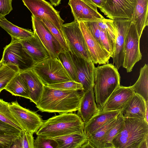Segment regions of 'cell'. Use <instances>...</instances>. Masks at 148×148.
Wrapping results in <instances>:
<instances>
[{"label": "cell", "instance_id": "1", "mask_svg": "<svg viewBox=\"0 0 148 148\" xmlns=\"http://www.w3.org/2000/svg\"><path fill=\"white\" fill-rule=\"evenodd\" d=\"M82 93L77 90L59 89L45 85L36 107L43 112H75L78 109Z\"/></svg>", "mask_w": 148, "mask_h": 148}, {"label": "cell", "instance_id": "2", "mask_svg": "<svg viewBox=\"0 0 148 148\" xmlns=\"http://www.w3.org/2000/svg\"><path fill=\"white\" fill-rule=\"evenodd\" d=\"M148 123L144 119L124 117V126L112 141L114 148H148Z\"/></svg>", "mask_w": 148, "mask_h": 148}, {"label": "cell", "instance_id": "3", "mask_svg": "<svg viewBox=\"0 0 148 148\" xmlns=\"http://www.w3.org/2000/svg\"><path fill=\"white\" fill-rule=\"evenodd\" d=\"M84 123L80 117L73 112L60 113L44 121L37 135L49 138L75 133H84Z\"/></svg>", "mask_w": 148, "mask_h": 148}, {"label": "cell", "instance_id": "4", "mask_svg": "<svg viewBox=\"0 0 148 148\" xmlns=\"http://www.w3.org/2000/svg\"><path fill=\"white\" fill-rule=\"evenodd\" d=\"M93 91L99 110L112 92L120 86L118 69L111 64L95 67Z\"/></svg>", "mask_w": 148, "mask_h": 148}, {"label": "cell", "instance_id": "5", "mask_svg": "<svg viewBox=\"0 0 148 148\" xmlns=\"http://www.w3.org/2000/svg\"><path fill=\"white\" fill-rule=\"evenodd\" d=\"M31 69L45 85L72 80L57 58L49 57L36 63Z\"/></svg>", "mask_w": 148, "mask_h": 148}, {"label": "cell", "instance_id": "6", "mask_svg": "<svg viewBox=\"0 0 148 148\" xmlns=\"http://www.w3.org/2000/svg\"><path fill=\"white\" fill-rule=\"evenodd\" d=\"M62 27L64 38L71 53L88 61H92L79 22L74 20L63 24Z\"/></svg>", "mask_w": 148, "mask_h": 148}, {"label": "cell", "instance_id": "7", "mask_svg": "<svg viewBox=\"0 0 148 148\" xmlns=\"http://www.w3.org/2000/svg\"><path fill=\"white\" fill-rule=\"evenodd\" d=\"M3 64L16 66L19 72L31 69L35 64L23 48L20 40L12 38L10 43L4 48L1 60Z\"/></svg>", "mask_w": 148, "mask_h": 148}, {"label": "cell", "instance_id": "8", "mask_svg": "<svg viewBox=\"0 0 148 148\" xmlns=\"http://www.w3.org/2000/svg\"><path fill=\"white\" fill-rule=\"evenodd\" d=\"M9 109L11 115L23 130L34 134L43 123L40 115L22 107L17 100L10 103Z\"/></svg>", "mask_w": 148, "mask_h": 148}, {"label": "cell", "instance_id": "9", "mask_svg": "<svg viewBox=\"0 0 148 148\" xmlns=\"http://www.w3.org/2000/svg\"><path fill=\"white\" fill-rule=\"evenodd\" d=\"M24 4L33 16L41 19H45L51 22L64 36L62 26L64 21L60 15V12L45 0H22Z\"/></svg>", "mask_w": 148, "mask_h": 148}, {"label": "cell", "instance_id": "10", "mask_svg": "<svg viewBox=\"0 0 148 148\" xmlns=\"http://www.w3.org/2000/svg\"><path fill=\"white\" fill-rule=\"evenodd\" d=\"M140 39L135 23L132 21L125 38L122 65L127 72L132 71L135 64L142 59L140 49Z\"/></svg>", "mask_w": 148, "mask_h": 148}, {"label": "cell", "instance_id": "11", "mask_svg": "<svg viewBox=\"0 0 148 148\" xmlns=\"http://www.w3.org/2000/svg\"><path fill=\"white\" fill-rule=\"evenodd\" d=\"M136 0H106L101 11L107 17L114 20L119 19H131Z\"/></svg>", "mask_w": 148, "mask_h": 148}, {"label": "cell", "instance_id": "12", "mask_svg": "<svg viewBox=\"0 0 148 148\" xmlns=\"http://www.w3.org/2000/svg\"><path fill=\"white\" fill-rule=\"evenodd\" d=\"M78 22L92 61L96 64H104L108 63L109 60L111 57V54L92 36L83 22Z\"/></svg>", "mask_w": 148, "mask_h": 148}, {"label": "cell", "instance_id": "13", "mask_svg": "<svg viewBox=\"0 0 148 148\" xmlns=\"http://www.w3.org/2000/svg\"><path fill=\"white\" fill-rule=\"evenodd\" d=\"M114 21L117 30V36L111 57L114 65L118 69L122 66L123 62L125 40L132 20L119 19Z\"/></svg>", "mask_w": 148, "mask_h": 148}, {"label": "cell", "instance_id": "14", "mask_svg": "<svg viewBox=\"0 0 148 148\" xmlns=\"http://www.w3.org/2000/svg\"><path fill=\"white\" fill-rule=\"evenodd\" d=\"M31 18L34 33L47 49L50 57L57 58L58 53L64 50L61 45L40 19L32 15Z\"/></svg>", "mask_w": 148, "mask_h": 148}, {"label": "cell", "instance_id": "15", "mask_svg": "<svg viewBox=\"0 0 148 148\" xmlns=\"http://www.w3.org/2000/svg\"><path fill=\"white\" fill-rule=\"evenodd\" d=\"M71 57L75 65L78 82L82 85L83 92L94 87V74L95 66L92 61H88L85 59L72 54Z\"/></svg>", "mask_w": 148, "mask_h": 148}, {"label": "cell", "instance_id": "16", "mask_svg": "<svg viewBox=\"0 0 148 148\" xmlns=\"http://www.w3.org/2000/svg\"><path fill=\"white\" fill-rule=\"evenodd\" d=\"M74 20L78 22L95 21L104 18L97 11L83 0H69Z\"/></svg>", "mask_w": 148, "mask_h": 148}, {"label": "cell", "instance_id": "17", "mask_svg": "<svg viewBox=\"0 0 148 148\" xmlns=\"http://www.w3.org/2000/svg\"><path fill=\"white\" fill-rule=\"evenodd\" d=\"M131 86L120 85L111 94L99 111H120L133 95Z\"/></svg>", "mask_w": 148, "mask_h": 148}, {"label": "cell", "instance_id": "18", "mask_svg": "<svg viewBox=\"0 0 148 148\" xmlns=\"http://www.w3.org/2000/svg\"><path fill=\"white\" fill-rule=\"evenodd\" d=\"M34 34L32 37L20 41L24 50L35 64L50 57V56L38 36Z\"/></svg>", "mask_w": 148, "mask_h": 148}, {"label": "cell", "instance_id": "19", "mask_svg": "<svg viewBox=\"0 0 148 148\" xmlns=\"http://www.w3.org/2000/svg\"><path fill=\"white\" fill-rule=\"evenodd\" d=\"M148 108V102H146L141 96L134 92L120 112L124 118L145 119V112Z\"/></svg>", "mask_w": 148, "mask_h": 148}, {"label": "cell", "instance_id": "20", "mask_svg": "<svg viewBox=\"0 0 148 148\" xmlns=\"http://www.w3.org/2000/svg\"><path fill=\"white\" fill-rule=\"evenodd\" d=\"M82 92L77 114L85 124L98 112L99 109L95 100L93 88Z\"/></svg>", "mask_w": 148, "mask_h": 148}, {"label": "cell", "instance_id": "21", "mask_svg": "<svg viewBox=\"0 0 148 148\" xmlns=\"http://www.w3.org/2000/svg\"><path fill=\"white\" fill-rule=\"evenodd\" d=\"M19 73L28 88L29 99L36 105L39 100L45 85L32 69Z\"/></svg>", "mask_w": 148, "mask_h": 148}, {"label": "cell", "instance_id": "22", "mask_svg": "<svg viewBox=\"0 0 148 148\" xmlns=\"http://www.w3.org/2000/svg\"><path fill=\"white\" fill-rule=\"evenodd\" d=\"M120 113V111L119 110L99 111L84 124V132L87 138L98 129L116 117Z\"/></svg>", "mask_w": 148, "mask_h": 148}, {"label": "cell", "instance_id": "23", "mask_svg": "<svg viewBox=\"0 0 148 148\" xmlns=\"http://www.w3.org/2000/svg\"><path fill=\"white\" fill-rule=\"evenodd\" d=\"M148 0H136L131 20L135 23L140 39L145 28L148 25Z\"/></svg>", "mask_w": 148, "mask_h": 148}, {"label": "cell", "instance_id": "24", "mask_svg": "<svg viewBox=\"0 0 148 148\" xmlns=\"http://www.w3.org/2000/svg\"><path fill=\"white\" fill-rule=\"evenodd\" d=\"M52 138L56 142L57 148H82L88 141L84 132L75 133Z\"/></svg>", "mask_w": 148, "mask_h": 148}, {"label": "cell", "instance_id": "25", "mask_svg": "<svg viewBox=\"0 0 148 148\" xmlns=\"http://www.w3.org/2000/svg\"><path fill=\"white\" fill-rule=\"evenodd\" d=\"M0 26L6 31L12 38L20 41L28 39L33 36L34 34L31 30L15 25L5 17L0 18Z\"/></svg>", "mask_w": 148, "mask_h": 148}, {"label": "cell", "instance_id": "26", "mask_svg": "<svg viewBox=\"0 0 148 148\" xmlns=\"http://www.w3.org/2000/svg\"><path fill=\"white\" fill-rule=\"evenodd\" d=\"M4 89L13 95L19 96L29 99L28 88L19 72L12 78Z\"/></svg>", "mask_w": 148, "mask_h": 148}, {"label": "cell", "instance_id": "27", "mask_svg": "<svg viewBox=\"0 0 148 148\" xmlns=\"http://www.w3.org/2000/svg\"><path fill=\"white\" fill-rule=\"evenodd\" d=\"M131 87L134 92L141 96L146 102H148V66L146 64L140 70L139 77Z\"/></svg>", "mask_w": 148, "mask_h": 148}, {"label": "cell", "instance_id": "28", "mask_svg": "<svg viewBox=\"0 0 148 148\" xmlns=\"http://www.w3.org/2000/svg\"><path fill=\"white\" fill-rule=\"evenodd\" d=\"M124 121V117L120 112L118 116L116 123L108 130L103 138L100 148H114L112 140L123 128Z\"/></svg>", "mask_w": 148, "mask_h": 148}, {"label": "cell", "instance_id": "29", "mask_svg": "<svg viewBox=\"0 0 148 148\" xmlns=\"http://www.w3.org/2000/svg\"><path fill=\"white\" fill-rule=\"evenodd\" d=\"M117 120L118 116L93 132L87 138L88 141L92 148H100L103 137L108 130L116 123Z\"/></svg>", "mask_w": 148, "mask_h": 148}, {"label": "cell", "instance_id": "30", "mask_svg": "<svg viewBox=\"0 0 148 148\" xmlns=\"http://www.w3.org/2000/svg\"><path fill=\"white\" fill-rule=\"evenodd\" d=\"M57 58L61 62L72 80L78 82L75 67L70 51L63 50L58 53Z\"/></svg>", "mask_w": 148, "mask_h": 148}, {"label": "cell", "instance_id": "31", "mask_svg": "<svg viewBox=\"0 0 148 148\" xmlns=\"http://www.w3.org/2000/svg\"><path fill=\"white\" fill-rule=\"evenodd\" d=\"M19 72L18 69L16 65L3 64L0 68V90L5 89L10 80Z\"/></svg>", "mask_w": 148, "mask_h": 148}, {"label": "cell", "instance_id": "32", "mask_svg": "<svg viewBox=\"0 0 148 148\" xmlns=\"http://www.w3.org/2000/svg\"><path fill=\"white\" fill-rule=\"evenodd\" d=\"M97 22L100 27L106 30L108 37L112 53L117 36V30L114 20L104 18L102 20L97 21Z\"/></svg>", "mask_w": 148, "mask_h": 148}, {"label": "cell", "instance_id": "33", "mask_svg": "<svg viewBox=\"0 0 148 148\" xmlns=\"http://www.w3.org/2000/svg\"><path fill=\"white\" fill-rule=\"evenodd\" d=\"M10 103L0 98V120L22 131L23 130L10 114L9 109Z\"/></svg>", "mask_w": 148, "mask_h": 148}, {"label": "cell", "instance_id": "34", "mask_svg": "<svg viewBox=\"0 0 148 148\" xmlns=\"http://www.w3.org/2000/svg\"><path fill=\"white\" fill-rule=\"evenodd\" d=\"M33 134L22 131L19 137L14 141L10 148H34Z\"/></svg>", "mask_w": 148, "mask_h": 148}, {"label": "cell", "instance_id": "35", "mask_svg": "<svg viewBox=\"0 0 148 148\" xmlns=\"http://www.w3.org/2000/svg\"><path fill=\"white\" fill-rule=\"evenodd\" d=\"M40 20L53 36L59 42L63 49L65 50L69 51L64 36L61 34L57 28L48 20L45 19Z\"/></svg>", "mask_w": 148, "mask_h": 148}, {"label": "cell", "instance_id": "36", "mask_svg": "<svg viewBox=\"0 0 148 148\" xmlns=\"http://www.w3.org/2000/svg\"><path fill=\"white\" fill-rule=\"evenodd\" d=\"M48 86L56 89L82 91L83 88L80 83L73 80L65 81L48 85Z\"/></svg>", "mask_w": 148, "mask_h": 148}, {"label": "cell", "instance_id": "37", "mask_svg": "<svg viewBox=\"0 0 148 148\" xmlns=\"http://www.w3.org/2000/svg\"><path fill=\"white\" fill-rule=\"evenodd\" d=\"M37 136L34 140V148H57V143L53 139Z\"/></svg>", "mask_w": 148, "mask_h": 148}, {"label": "cell", "instance_id": "38", "mask_svg": "<svg viewBox=\"0 0 148 148\" xmlns=\"http://www.w3.org/2000/svg\"><path fill=\"white\" fill-rule=\"evenodd\" d=\"M20 134H10L0 132V148H10L14 141Z\"/></svg>", "mask_w": 148, "mask_h": 148}, {"label": "cell", "instance_id": "39", "mask_svg": "<svg viewBox=\"0 0 148 148\" xmlns=\"http://www.w3.org/2000/svg\"><path fill=\"white\" fill-rule=\"evenodd\" d=\"M83 22L91 34L101 45L100 40V28L97 24V21Z\"/></svg>", "mask_w": 148, "mask_h": 148}, {"label": "cell", "instance_id": "40", "mask_svg": "<svg viewBox=\"0 0 148 148\" xmlns=\"http://www.w3.org/2000/svg\"><path fill=\"white\" fill-rule=\"evenodd\" d=\"M12 0H0V18L5 17L12 10Z\"/></svg>", "mask_w": 148, "mask_h": 148}, {"label": "cell", "instance_id": "41", "mask_svg": "<svg viewBox=\"0 0 148 148\" xmlns=\"http://www.w3.org/2000/svg\"><path fill=\"white\" fill-rule=\"evenodd\" d=\"M100 40L102 46L108 51L112 56V51L108 36L106 30L100 27Z\"/></svg>", "mask_w": 148, "mask_h": 148}, {"label": "cell", "instance_id": "42", "mask_svg": "<svg viewBox=\"0 0 148 148\" xmlns=\"http://www.w3.org/2000/svg\"><path fill=\"white\" fill-rule=\"evenodd\" d=\"M0 132L10 134H19L22 131L0 120Z\"/></svg>", "mask_w": 148, "mask_h": 148}, {"label": "cell", "instance_id": "43", "mask_svg": "<svg viewBox=\"0 0 148 148\" xmlns=\"http://www.w3.org/2000/svg\"><path fill=\"white\" fill-rule=\"evenodd\" d=\"M92 8L97 10V8L101 9L103 7L106 0H83Z\"/></svg>", "mask_w": 148, "mask_h": 148}, {"label": "cell", "instance_id": "44", "mask_svg": "<svg viewBox=\"0 0 148 148\" xmlns=\"http://www.w3.org/2000/svg\"><path fill=\"white\" fill-rule=\"evenodd\" d=\"M51 4L55 6L58 5L61 3L62 0H49Z\"/></svg>", "mask_w": 148, "mask_h": 148}, {"label": "cell", "instance_id": "45", "mask_svg": "<svg viewBox=\"0 0 148 148\" xmlns=\"http://www.w3.org/2000/svg\"><path fill=\"white\" fill-rule=\"evenodd\" d=\"M148 108H147L146 112H145V119L146 121L148 123Z\"/></svg>", "mask_w": 148, "mask_h": 148}, {"label": "cell", "instance_id": "46", "mask_svg": "<svg viewBox=\"0 0 148 148\" xmlns=\"http://www.w3.org/2000/svg\"><path fill=\"white\" fill-rule=\"evenodd\" d=\"M3 65V64L2 62V61L1 60L0 61V68Z\"/></svg>", "mask_w": 148, "mask_h": 148}, {"label": "cell", "instance_id": "47", "mask_svg": "<svg viewBox=\"0 0 148 148\" xmlns=\"http://www.w3.org/2000/svg\"><path fill=\"white\" fill-rule=\"evenodd\" d=\"M2 90H0V93L1 92Z\"/></svg>", "mask_w": 148, "mask_h": 148}]
</instances>
